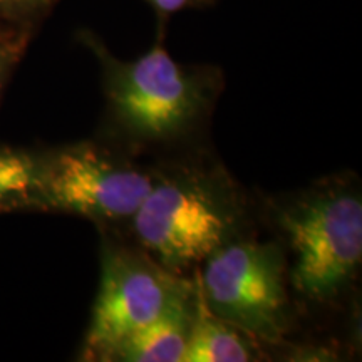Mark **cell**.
Returning a JSON list of instances; mask_svg holds the SVG:
<instances>
[{
    "mask_svg": "<svg viewBox=\"0 0 362 362\" xmlns=\"http://www.w3.org/2000/svg\"><path fill=\"white\" fill-rule=\"evenodd\" d=\"M237 223L235 193L220 178L202 173L155 178L131 218L143 250L175 274L232 240Z\"/></svg>",
    "mask_w": 362,
    "mask_h": 362,
    "instance_id": "1",
    "label": "cell"
},
{
    "mask_svg": "<svg viewBox=\"0 0 362 362\" xmlns=\"http://www.w3.org/2000/svg\"><path fill=\"white\" fill-rule=\"evenodd\" d=\"M86 42L103 66L112 116L128 134L165 141L192 128L205 112L208 81L180 66L161 42L131 62L112 57L101 42Z\"/></svg>",
    "mask_w": 362,
    "mask_h": 362,
    "instance_id": "2",
    "label": "cell"
},
{
    "mask_svg": "<svg viewBox=\"0 0 362 362\" xmlns=\"http://www.w3.org/2000/svg\"><path fill=\"white\" fill-rule=\"evenodd\" d=\"M279 220L296 255V291L314 300L337 296L362 259L359 194L342 187L319 189L284 208Z\"/></svg>",
    "mask_w": 362,
    "mask_h": 362,
    "instance_id": "3",
    "label": "cell"
},
{
    "mask_svg": "<svg viewBox=\"0 0 362 362\" xmlns=\"http://www.w3.org/2000/svg\"><path fill=\"white\" fill-rule=\"evenodd\" d=\"M155 183L133 163L83 143L40 156L30 210L62 211L96 221L131 220Z\"/></svg>",
    "mask_w": 362,
    "mask_h": 362,
    "instance_id": "4",
    "label": "cell"
},
{
    "mask_svg": "<svg viewBox=\"0 0 362 362\" xmlns=\"http://www.w3.org/2000/svg\"><path fill=\"white\" fill-rule=\"evenodd\" d=\"M208 309L247 336L277 342L285 330L284 257L275 243L228 240L198 277Z\"/></svg>",
    "mask_w": 362,
    "mask_h": 362,
    "instance_id": "5",
    "label": "cell"
},
{
    "mask_svg": "<svg viewBox=\"0 0 362 362\" xmlns=\"http://www.w3.org/2000/svg\"><path fill=\"white\" fill-rule=\"evenodd\" d=\"M192 285L144 250L106 247L84 356L107 361L117 344L155 320Z\"/></svg>",
    "mask_w": 362,
    "mask_h": 362,
    "instance_id": "6",
    "label": "cell"
},
{
    "mask_svg": "<svg viewBox=\"0 0 362 362\" xmlns=\"http://www.w3.org/2000/svg\"><path fill=\"white\" fill-rule=\"evenodd\" d=\"M194 284L155 320L123 339L107 361L183 362L193 315Z\"/></svg>",
    "mask_w": 362,
    "mask_h": 362,
    "instance_id": "7",
    "label": "cell"
},
{
    "mask_svg": "<svg viewBox=\"0 0 362 362\" xmlns=\"http://www.w3.org/2000/svg\"><path fill=\"white\" fill-rule=\"evenodd\" d=\"M255 356V346L243 330L208 309L194 280L193 315L183 362H247Z\"/></svg>",
    "mask_w": 362,
    "mask_h": 362,
    "instance_id": "8",
    "label": "cell"
},
{
    "mask_svg": "<svg viewBox=\"0 0 362 362\" xmlns=\"http://www.w3.org/2000/svg\"><path fill=\"white\" fill-rule=\"evenodd\" d=\"M39 166L40 156L0 149V214L33 208Z\"/></svg>",
    "mask_w": 362,
    "mask_h": 362,
    "instance_id": "9",
    "label": "cell"
},
{
    "mask_svg": "<svg viewBox=\"0 0 362 362\" xmlns=\"http://www.w3.org/2000/svg\"><path fill=\"white\" fill-rule=\"evenodd\" d=\"M56 0H0V17L11 21L30 19L39 16Z\"/></svg>",
    "mask_w": 362,
    "mask_h": 362,
    "instance_id": "10",
    "label": "cell"
},
{
    "mask_svg": "<svg viewBox=\"0 0 362 362\" xmlns=\"http://www.w3.org/2000/svg\"><path fill=\"white\" fill-rule=\"evenodd\" d=\"M22 47V40L13 35H7L6 33L0 30V89H2L4 79H6L7 72L16 59L19 57V51Z\"/></svg>",
    "mask_w": 362,
    "mask_h": 362,
    "instance_id": "11",
    "label": "cell"
},
{
    "mask_svg": "<svg viewBox=\"0 0 362 362\" xmlns=\"http://www.w3.org/2000/svg\"><path fill=\"white\" fill-rule=\"evenodd\" d=\"M148 2L151 4L158 12L168 16V13L180 12L183 11V8L202 6V4H206L208 0H148Z\"/></svg>",
    "mask_w": 362,
    "mask_h": 362,
    "instance_id": "12",
    "label": "cell"
}]
</instances>
